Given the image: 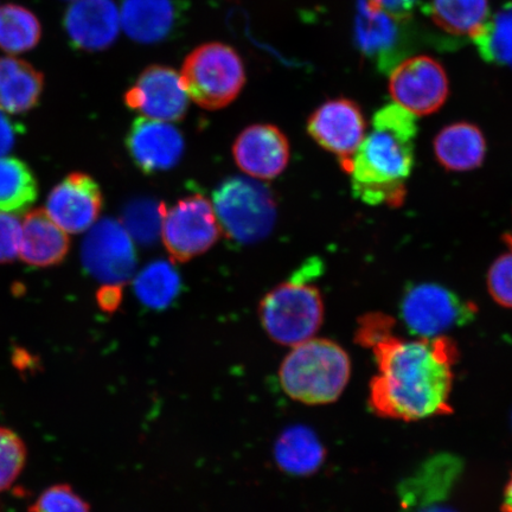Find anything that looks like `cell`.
<instances>
[{
    "label": "cell",
    "mask_w": 512,
    "mask_h": 512,
    "mask_svg": "<svg viewBox=\"0 0 512 512\" xmlns=\"http://www.w3.org/2000/svg\"><path fill=\"white\" fill-rule=\"evenodd\" d=\"M393 324L389 317L369 315L357 331L358 343L373 350L377 364L371 409L381 418L406 422L451 414L457 345L446 336L396 337Z\"/></svg>",
    "instance_id": "1"
},
{
    "label": "cell",
    "mask_w": 512,
    "mask_h": 512,
    "mask_svg": "<svg viewBox=\"0 0 512 512\" xmlns=\"http://www.w3.org/2000/svg\"><path fill=\"white\" fill-rule=\"evenodd\" d=\"M416 117L395 102L374 115L373 130L363 139L350 165L351 190L369 206L399 208L414 166Z\"/></svg>",
    "instance_id": "2"
},
{
    "label": "cell",
    "mask_w": 512,
    "mask_h": 512,
    "mask_svg": "<svg viewBox=\"0 0 512 512\" xmlns=\"http://www.w3.org/2000/svg\"><path fill=\"white\" fill-rule=\"evenodd\" d=\"M350 357L330 339L311 338L293 347L279 368L280 386L288 398L309 406L329 405L347 388Z\"/></svg>",
    "instance_id": "3"
},
{
    "label": "cell",
    "mask_w": 512,
    "mask_h": 512,
    "mask_svg": "<svg viewBox=\"0 0 512 512\" xmlns=\"http://www.w3.org/2000/svg\"><path fill=\"white\" fill-rule=\"evenodd\" d=\"M259 318L267 336L284 347L315 337L323 324L324 303L318 288L307 283L306 268L261 299Z\"/></svg>",
    "instance_id": "4"
},
{
    "label": "cell",
    "mask_w": 512,
    "mask_h": 512,
    "mask_svg": "<svg viewBox=\"0 0 512 512\" xmlns=\"http://www.w3.org/2000/svg\"><path fill=\"white\" fill-rule=\"evenodd\" d=\"M181 78L196 105L208 111L221 110L232 104L245 87V63L228 44L204 43L184 60Z\"/></svg>",
    "instance_id": "5"
},
{
    "label": "cell",
    "mask_w": 512,
    "mask_h": 512,
    "mask_svg": "<svg viewBox=\"0 0 512 512\" xmlns=\"http://www.w3.org/2000/svg\"><path fill=\"white\" fill-rule=\"evenodd\" d=\"M213 206L224 234L245 245L265 239L277 219L273 192L245 177L222 182L214 192Z\"/></svg>",
    "instance_id": "6"
},
{
    "label": "cell",
    "mask_w": 512,
    "mask_h": 512,
    "mask_svg": "<svg viewBox=\"0 0 512 512\" xmlns=\"http://www.w3.org/2000/svg\"><path fill=\"white\" fill-rule=\"evenodd\" d=\"M221 226L213 203L200 194L163 203L162 235L166 251L177 262H188L209 251L220 239Z\"/></svg>",
    "instance_id": "7"
},
{
    "label": "cell",
    "mask_w": 512,
    "mask_h": 512,
    "mask_svg": "<svg viewBox=\"0 0 512 512\" xmlns=\"http://www.w3.org/2000/svg\"><path fill=\"white\" fill-rule=\"evenodd\" d=\"M401 318L416 337L435 338L472 322L477 307L437 284L409 286L400 305Z\"/></svg>",
    "instance_id": "8"
},
{
    "label": "cell",
    "mask_w": 512,
    "mask_h": 512,
    "mask_svg": "<svg viewBox=\"0 0 512 512\" xmlns=\"http://www.w3.org/2000/svg\"><path fill=\"white\" fill-rule=\"evenodd\" d=\"M389 92L396 105L416 118L440 110L450 94V83L441 64L428 56H416L390 72Z\"/></svg>",
    "instance_id": "9"
},
{
    "label": "cell",
    "mask_w": 512,
    "mask_h": 512,
    "mask_svg": "<svg viewBox=\"0 0 512 512\" xmlns=\"http://www.w3.org/2000/svg\"><path fill=\"white\" fill-rule=\"evenodd\" d=\"M81 259L87 273L104 285H125L137 266L131 235L114 220L101 221L89 230Z\"/></svg>",
    "instance_id": "10"
},
{
    "label": "cell",
    "mask_w": 512,
    "mask_h": 512,
    "mask_svg": "<svg viewBox=\"0 0 512 512\" xmlns=\"http://www.w3.org/2000/svg\"><path fill=\"white\" fill-rule=\"evenodd\" d=\"M307 132L325 151L336 156L348 172L358 147L367 136L361 108L349 99L325 101L307 120Z\"/></svg>",
    "instance_id": "11"
},
{
    "label": "cell",
    "mask_w": 512,
    "mask_h": 512,
    "mask_svg": "<svg viewBox=\"0 0 512 512\" xmlns=\"http://www.w3.org/2000/svg\"><path fill=\"white\" fill-rule=\"evenodd\" d=\"M125 104L144 118L176 123L188 111L189 96L181 74L166 66L146 68L124 96Z\"/></svg>",
    "instance_id": "12"
},
{
    "label": "cell",
    "mask_w": 512,
    "mask_h": 512,
    "mask_svg": "<svg viewBox=\"0 0 512 512\" xmlns=\"http://www.w3.org/2000/svg\"><path fill=\"white\" fill-rule=\"evenodd\" d=\"M102 207L100 185L85 172H73L51 190L46 211L64 232L80 234L98 221Z\"/></svg>",
    "instance_id": "13"
},
{
    "label": "cell",
    "mask_w": 512,
    "mask_h": 512,
    "mask_svg": "<svg viewBox=\"0 0 512 512\" xmlns=\"http://www.w3.org/2000/svg\"><path fill=\"white\" fill-rule=\"evenodd\" d=\"M290 155V143L284 132L270 124L245 128L233 145L236 165L248 176L261 181H270L283 174Z\"/></svg>",
    "instance_id": "14"
},
{
    "label": "cell",
    "mask_w": 512,
    "mask_h": 512,
    "mask_svg": "<svg viewBox=\"0 0 512 512\" xmlns=\"http://www.w3.org/2000/svg\"><path fill=\"white\" fill-rule=\"evenodd\" d=\"M181 131L165 121L139 118L126 136V149L144 174L174 169L184 153Z\"/></svg>",
    "instance_id": "15"
},
{
    "label": "cell",
    "mask_w": 512,
    "mask_h": 512,
    "mask_svg": "<svg viewBox=\"0 0 512 512\" xmlns=\"http://www.w3.org/2000/svg\"><path fill=\"white\" fill-rule=\"evenodd\" d=\"M70 41L86 51L110 48L121 28L120 11L113 0H75L64 18Z\"/></svg>",
    "instance_id": "16"
},
{
    "label": "cell",
    "mask_w": 512,
    "mask_h": 512,
    "mask_svg": "<svg viewBox=\"0 0 512 512\" xmlns=\"http://www.w3.org/2000/svg\"><path fill=\"white\" fill-rule=\"evenodd\" d=\"M462 469V462L450 454L427 460L413 476L401 484L399 498L402 508L412 510L444 502Z\"/></svg>",
    "instance_id": "17"
},
{
    "label": "cell",
    "mask_w": 512,
    "mask_h": 512,
    "mask_svg": "<svg viewBox=\"0 0 512 512\" xmlns=\"http://www.w3.org/2000/svg\"><path fill=\"white\" fill-rule=\"evenodd\" d=\"M69 249L67 232L57 226L46 210L35 209L25 215L19 247V258L25 264L37 268L60 265Z\"/></svg>",
    "instance_id": "18"
},
{
    "label": "cell",
    "mask_w": 512,
    "mask_h": 512,
    "mask_svg": "<svg viewBox=\"0 0 512 512\" xmlns=\"http://www.w3.org/2000/svg\"><path fill=\"white\" fill-rule=\"evenodd\" d=\"M44 76L27 61L0 57V111L27 113L40 102Z\"/></svg>",
    "instance_id": "19"
},
{
    "label": "cell",
    "mask_w": 512,
    "mask_h": 512,
    "mask_svg": "<svg viewBox=\"0 0 512 512\" xmlns=\"http://www.w3.org/2000/svg\"><path fill=\"white\" fill-rule=\"evenodd\" d=\"M434 153L448 171L465 172L479 168L486 155V142L476 125L456 123L441 130L434 139Z\"/></svg>",
    "instance_id": "20"
},
{
    "label": "cell",
    "mask_w": 512,
    "mask_h": 512,
    "mask_svg": "<svg viewBox=\"0 0 512 512\" xmlns=\"http://www.w3.org/2000/svg\"><path fill=\"white\" fill-rule=\"evenodd\" d=\"M120 18L121 27L132 40L150 44L170 34L175 10L171 0H125Z\"/></svg>",
    "instance_id": "21"
},
{
    "label": "cell",
    "mask_w": 512,
    "mask_h": 512,
    "mask_svg": "<svg viewBox=\"0 0 512 512\" xmlns=\"http://www.w3.org/2000/svg\"><path fill=\"white\" fill-rule=\"evenodd\" d=\"M274 458L287 475L310 476L323 465L325 450L315 432L296 426L280 435L275 443Z\"/></svg>",
    "instance_id": "22"
},
{
    "label": "cell",
    "mask_w": 512,
    "mask_h": 512,
    "mask_svg": "<svg viewBox=\"0 0 512 512\" xmlns=\"http://www.w3.org/2000/svg\"><path fill=\"white\" fill-rule=\"evenodd\" d=\"M393 18L380 9L366 5L358 19L357 37L363 53L377 60L381 70H392L396 61L393 51L398 27Z\"/></svg>",
    "instance_id": "23"
},
{
    "label": "cell",
    "mask_w": 512,
    "mask_h": 512,
    "mask_svg": "<svg viewBox=\"0 0 512 512\" xmlns=\"http://www.w3.org/2000/svg\"><path fill=\"white\" fill-rule=\"evenodd\" d=\"M37 196V179L29 166L15 157H0V213L22 214Z\"/></svg>",
    "instance_id": "24"
},
{
    "label": "cell",
    "mask_w": 512,
    "mask_h": 512,
    "mask_svg": "<svg viewBox=\"0 0 512 512\" xmlns=\"http://www.w3.org/2000/svg\"><path fill=\"white\" fill-rule=\"evenodd\" d=\"M431 17L448 34L470 36L482 29L489 16L488 0H432Z\"/></svg>",
    "instance_id": "25"
},
{
    "label": "cell",
    "mask_w": 512,
    "mask_h": 512,
    "mask_svg": "<svg viewBox=\"0 0 512 512\" xmlns=\"http://www.w3.org/2000/svg\"><path fill=\"white\" fill-rule=\"evenodd\" d=\"M134 292L140 303L153 310H163L174 303L181 292V278L169 262H151L134 280Z\"/></svg>",
    "instance_id": "26"
},
{
    "label": "cell",
    "mask_w": 512,
    "mask_h": 512,
    "mask_svg": "<svg viewBox=\"0 0 512 512\" xmlns=\"http://www.w3.org/2000/svg\"><path fill=\"white\" fill-rule=\"evenodd\" d=\"M42 37V25L35 14L21 5L0 8V49L23 54L34 49Z\"/></svg>",
    "instance_id": "27"
},
{
    "label": "cell",
    "mask_w": 512,
    "mask_h": 512,
    "mask_svg": "<svg viewBox=\"0 0 512 512\" xmlns=\"http://www.w3.org/2000/svg\"><path fill=\"white\" fill-rule=\"evenodd\" d=\"M472 38L485 61L512 68V3L488 19Z\"/></svg>",
    "instance_id": "28"
},
{
    "label": "cell",
    "mask_w": 512,
    "mask_h": 512,
    "mask_svg": "<svg viewBox=\"0 0 512 512\" xmlns=\"http://www.w3.org/2000/svg\"><path fill=\"white\" fill-rule=\"evenodd\" d=\"M163 203L132 202L125 210L123 226L139 242L151 243L162 232Z\"/></svg>",
    "instance_id": "29"
},
{
    "label": "cell",
    "mask_w": 512,
    "mask_h": 512,
    "mask_svg": "<svg viewBox=\"0 0 512 512\" xmlns=\"http://www.w3.org/2000/svg\"><path fill=\"white\" fill-rule=\"evenodd\" d=\"M24 441L9 428L0 427V492L11 488L27 463Z\"/></svg>",
    "instance_id": "30"
},
{
    "label": "cell",
    "mask_w": 512,
    "mask_h": 512,
    "mask_svg": "<svg viewBox=\"0 0 512 512\" xmlns=\"http://www.w3.org/2000/svg\"><path fill=\"white\" fill-rule=\"evenodd\" d=\"M29 512H91V507L72 486L57 484L44 490Z\"/></svg>",
    "instance_id": "31"
},
{
    "label": "cell",
    "mask_w": 512,
    "mask_h": 512,
    "mask_svg": "<svg viewBox=\"0 0 512 512\" xmlns=\"http://www.w3.org/2000/svg\"><path fill=\"white\" fill-rule=\"evenodd\" d=\"M488 288L495 302L512 309V251L499 256L488 273Z\"/></svg>",
    "instance_id": "32"
},
{
    "label": "cell",
    "mask_w": 512,
    "mask_h": 512,
    "mask_svg": "<svg viewBox=\"0 0 512 512\" xmlns=\"http://www.w3.org/2000/svg\"><path fill=\"white\" fill-rule=\"evenodd\" d=\"M21 238L22 222L17 215L0 213V264L16 260Z\"/></svg>",
    "instance_id": "33"
},
{
    "label": "cell",
    "mask_w": 512,
    "mask_h": 512,
    "mask_svg": "<svg viewBox=\"0 0 512 512\" xmlns=\"http://www.w3.org/2000/svg\"><path fill=\"white\" fill-rule=\"evenodd\" d=\"M418 0H368V5L380 9L398 21H403L411 16Z\"/></svg>",
    "instance_id": "34"
},
{
    "label": "cell",
    "mask_w": 512,
    "mask_h": 512,
    "mask_svg": "<svg viewBox=\"0 0 512 512\" xmlns=\"http://www.w3.org/2000/svg\"><path fill=\"white\" fill-rule=\"evenodd\" d=\"M121 302H123V286L104 285L96 293V303L106 313L117 311Z\"/></svg>",
    "instance_id": "35"
},
{
    "label": "cell",
    "mask_w": 512,
    "mask_h": 512,
    "mask_svg": "<svg viewBox=\"0 0 512 512\" xmlns=\"http://www.w3.org/2000/svg\"><path fill=\"white\" fill-rule=\"evenodd\" d=\"M19 127L0 111V157H4L16 143Z\"/></svg>",
    "instance_id": "36"
},
{
    "label": "cell",
    "mask_w": 512,
    "mask_h": 512,
    "mask_svg": "<svg viewBox=\"0 0 512 512\" xmlns=\"http://www.w3.org/2000/svg\"><path fill=\"white\" fill-rule=\"evenodd\" d=\"M415 510V512H457L456 510H453L450 507H445V505H441V503L428 504L425 505V507H420Z\"/></svg>",
    "instance_id": "37"
},
{
    "label": "cell",
    "mask_w": 512,
    "mask_h": 512,
    "mask_svg": "<svg viewBox=\"0 0 512 512\" xmlns=\"http://www.w3.org/2000/svg\"><path fill=\"white\" fill-rule=\"evenodd\" d=\"M503 512H512V475L504 491Z\"/></svg>",
    "instance_id": "38"
},
{
    "label": "cell",
    "mask_w": 512,
    "mask_h": 512,
    "mask_svg": "<svg viewBox=\"0 0 512 512\" xmlns=\"http://www.w3.org/2000/svg\"><path fill=\"white\" fill-rule=\"evenodd\" d=\"M505 241H507L512 248V230L509 235L505 236Z\"/></svg>",
    "instance_id": "39"
}]
</instances>
